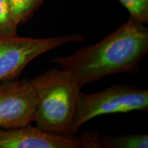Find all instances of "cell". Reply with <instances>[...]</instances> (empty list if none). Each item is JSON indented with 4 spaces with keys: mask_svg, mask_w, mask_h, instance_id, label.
<instances>
[{
    "mask_svg": "<svg viewBox=\"0 0 148 148\" xmlns=\"http://www.w3.org/2000/svg\"><path fill=\"white\" fill-rule=\"evenodd\" d=\"M101 147L107 148H147L148 135L132 134L122 136H100Z\"/></svg>",
    "mask_w": 148,
    "mask_h": 148,
    "instance_id": "7",
    "label": "cell"
},
{
    "mask_svg": "<svg viewBox=\"0 0 148 148\" xmlns=\"http://www.w3.org/2000/svg\"><path fill=\"white\" fill-rule=\"evenodd\" d=\"M84 38L78 34L42 38L0 36V82L17 79L27 64L42 53Z\"/></svg>",
    "mask_w": 148,
    "mask_h": 148,
    "instance_id": "4",
    "label": "cell"
},
{
    "mask_svg": "<svg viewBox=\"0 0 148 148\" xmlns=\"http://www.w3.org/2000/svg\"><path fill=\"white\" fill-rule=\"evenodd\" d=\"M147 110L148 90L129 84H114L90 94L80 92L72 134H75L82 125L96 116Z\"/></svg>",
    "mask_w": 148,
    "mask_h": 148,
    "instance_id": "3",
    "label": "cell"
},
{
    "mask_svg": "<svg viewBox=\"0 0 148 148\" xmlns=\"http://www.w3.org/2000/svg\"><path fill=\"white\" fill-rule=\"evenodd\" d=\"M81 137L46 132L31 124L1 128L0 148H83Z\"/></svg>",
    "mask_w": 148,
    "mask_h": 148,
    "instance_id": "6",
    "label": "cell"
},
{
    "mask_svg": "<svg viewBox=\"0 0 148 148\" xmlns=\"http://www.w3.org/2000/svg\"><path fill=\"white\" fill-rule=\"evenodd\" d=\"M17 26L12 17L9 1L0 0V36L17 35Z\"/></svg>",
    "mask_w": 148,
    "mask_h": 148,
    "instance_id": "9",
    "label": "cell"
},
{
    "mask_svg": "<svg viewBox=\"0 0 148 148\" xmlns=\"http://www.w3.org/2000/svg\"><path fill=\"white\" fill-rule=\"evenodd\" d=\"M12 17L21 25L32 17L45 0H8Z\"/></svg>",
    "mask_w": 148,
    "mask_h": 148,
    "instance_id": "8",
    "label": "cell"
},
{
    "mask_svg": "<svg viewBox=\"0 0 148 148\" xmlns=\"http://www.w3.org/2000/svg\"><path fill=\"white\" fill-rule=\"evenodd\" d=\"M148 51V29L132 18L97 43L51 59L81 87L116 73H137Z\"/></svg>",
    "mask_w": 148,
    "mask_h": 148,
    "instance_id": "1",
    "label": "cell"
},
{
    "mask_svg": "<svg viewBox=\"0 0 148 148\" xmlns=\"http://www.w3.org/2000/svg\"><path fill=\"white\" fill-rule=\"evenodd\" d=\"M130 14V18L143 24L148 22V0H118Z\"/></svg>",
    "mask_w": 148,
    "mask_h": 148,
    "instance_id": "10",
    "label": "cell"
},
{
    "mask_svg": "<svg viewBox=\"0 0 148 148\" xmlns=\"http://www.w3.org/2000/svg\"><path fill=\"white\" fill-rule=\"evenodd\" d=\"M36 104V93L29 79L0 82V127L31 124Z\"/></svg>",
    "mask_w": 148,
    "mask_h": 148,
    "instance_id": "5",
    "label": "cell"
},
{
    "mask_svg": "<svg viewBox=\"0 0 148 148\" xmlns=\"http://www.w3.org/2000/svg\"><path fill=\"white\" fill-rule=\"evenodd\" d=\"M30 79L36 104L34 121L38 128L71 136L81 87L69 72L51 68Z\"/></svg>",
    "mask_w": 148,
    "mask_h": 148,
    "instance_id": "2",
    "label": "cell"
}]
</instances>
